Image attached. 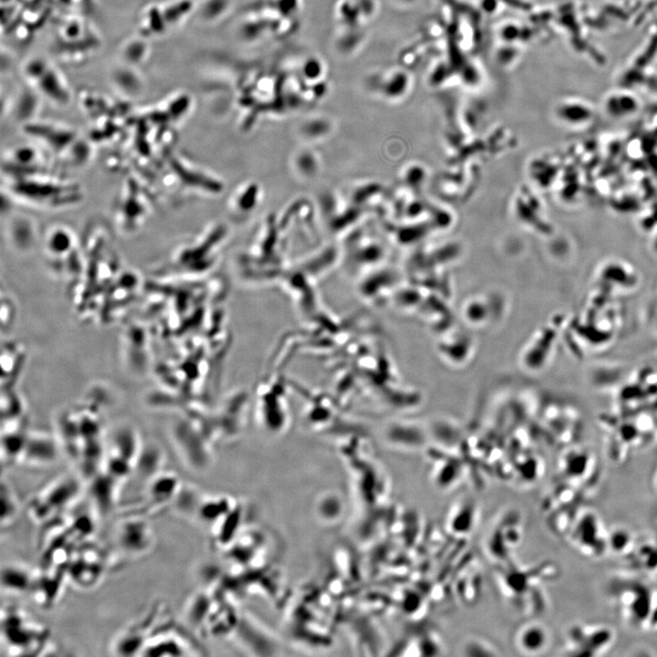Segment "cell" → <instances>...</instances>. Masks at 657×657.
<instances>
[{"instance_id":"obj_9","label":"cell","mask_w":657,"mask_h":657,"mask_svg":"<svg viewBox=\"0 0 657 657\" xmlns=\"http://www.w3.org/2000/svg\"><path fill=\"white\" fill-rule=\"evenodd\" d=\"M179 493V481L174 475L158 473L147 484L142 494L140 503L143 508L153 509L161 508L173 502Z\"/></svg>"},{"instance_id":"obj_6","label":"cell","mask_w":657,"mask_h":657,"mask_svg":"<svg viewBox=\"0 0 657 657\" xmlns=\"http://www.w3.org/2000/svg\"><path fill=\"white\" fill-rule=\"evenodd\" d=\"M158 610L149 612L146 618L131 625L117 638L112 646L115 655L122 656H140L150 637L161 624L158 622Z\"/></svg>"},{"instance_id":"obj_15","label":"cell","mask_w":657,"mask_h":657,"mask_svg":"<svg viewBox=\"0 0 657 657\" xmlns=\"http://www.w3.org/2000/svg\"><path fill=\"white\" fill-rule=\"evenodd\" d=\"M1 526L2 528L7 527L15 518L17 517L18 512V502L17 496L11 489V485L7 481L2 480L1 490Z\"/></svg>"},{"instance_id":"obj_16","label":"cell","mask_w":657,"mask_h":657,"mask_svg":"<svg viewBox=\"0 0 657 657\" xmlns=\"http://www.w3.org/2000/svg\"><path fill=\"white\" fill-rule=\"evenodd\" d=\"M114 81L119 89L126 93L134 95L141 89V79L138 74L134 73L130 68H121L115 71Z\"/></svg>"},{"instance_id":"obj_19","label":"cell","mask_w":657,"mask_h":657,"mask_svg":"<svg viewBox=\"0 0 657 657\" xmlns=\"http://www.w3.org/2000/svg\"><path fill=\"white\" fill-rule=\"evenodd\" d=\"M148 47L141 40H134L124 46L123 54L125 61L131 65L140 64L146 59Z\"/></svg>"},{"instance_id":"obj_4","label":"cell","mask_w":657,"mask_h":657,"mask_svg":"<svg viewBox=\"0 0 657 657\" xmlns=\"http://www.w3.org/2000/svg\"><path fill=\"white\" fill-rule=\"evenodd\" d=\"M124 519L117 531L119 547L130 556L146 555L155 543L151 525L141 515L130 514Z\"/></svg>"},{"instance_id":"obj_17","label":"cell","mask_w":657,"mask_h":657,"mask_svg":"<svg viewBox=\"0 0 657 657\" xmlns=\"http://www.w3.org/2000/svg\"><path fill=\"white\" fill-rule=\"evenodd\" d=\"M192 7V2L190 0H175L161 8L168 27H171L186 17Z\"/></svg>"},{"instance_id":"obj_10","label":"cell","mask_w":657,"mask_h":657,"mask_svg":"<svg viewBox=\"0 0 657 657\" xmlns=\"http://www.w3.org/2000/svg\"><path fill=\"white\" fill-rule=\"evenodd\" d=\"M90 481V494L97 511L107 514L120 499L122 485L103 470Z\"/></svg>"},{"instance_id":"obj_5","label":"cell","mask_w":657,"mask_h":657,"mask_svg":"<svg viewBox=\"0 0 657 657\" xmlns=\"http://www.w3.org/2000/svg\"><path fill=\"white\" fill-rule=\"evenodd\" d=\"M572 533V543L584 555L598 557L608 549V534L593 512H585L577 517Z\"/></svg>"},{"instance_id":"obj_2","label":"cell","mask_w":657,"mask_h":657,"mask_svg":"<svg viewBox=\"0 0 657 657\" xmlns=\"http://www.w3.org/2000/svg\"><path fill=\"white\" fill-rule=\"evenodd\" d=\"M81 492L76 478L64 477L49 485L30 504V515L33 521L44 523L51 521L75 502Z\"/></svg>"},{"instance_id":"obj_3","label":"cell","mask_w":657,"mask_h":657,"mask_svg":"<svg viewBox=\"0 0 657 657\" xmlns=\"http://www.w3.org/2000/svg\"><path fill=\"white\" fill-rule=\"evenodd\" d=\"M615 641L612 629L600 625H576L569 629V652L574 656H593L605 653Z\"/></svg>"},{"instance_id":"obj_20","label":"cell","mask_w":657,"mask_h":657,"mask_svg":"<svg viewBox=\"0 0 657 657\" xmlns=\"http://www.w3.org/2000/svg\"><path fill=\"white\" fill-rule=\"evenodd\" d=\"M79 2L87 11H89L90 8H93V0H79Z\"/></svg>"},{"instance_id":"obj_12","label":"cell","mask_w":657,"mask_h":657,"mask_svg":"<svg viewBox=\"0 0 657 657\" xmlns=\"http://www.w3.org/2000/svg\"><path fill=\"white\" fill-rule=\"evenodd\" d=\"M515 641L518 649L525 653H540L549 644V634L541 625H525L518 630Z\"/></svg>"},{"instance_id":"obj_8","label":"cell","mask_w":657,"mask_h":657,"mask_svg":"<svg viewBox=\"0 0 657 657\" xmlns=\"http://www.w3.org/2000/svg\"><path fill=\"white\" fill-rule=\"evenodd\" d=\"M27 77L33 81L40 92L49 99L58 103H65L69 92L61 76L42 59H34L25 69Z\"/></svg>"},{"instance_id":"obj_11","label":"cell","mask_w":657,"mask_h":657,"mask_svg":"<svg viewBox=\"0 0 657 657\" xmlns=\"http://www.w3.org/2000/svg\"><path fill=\"white\" fill-rule=\"evenodd\" d=\"M34 579H35V574L23 566L11 564L2 569V588L8 593H30L32 590Z\"/></svg>"},{"instance_id":"obj_13","label":"cell","mask_w":657,"mask_h":657,"mask_svg":"<svg viewBox=\"0 0 657 657\" xmlns=\"http://www.w3.org/2000/svg\"><path fill=\"white\" fill-rule=\"evenodd\" d=\"M57 451L54 445L48 439H36L26 441L21 461L32 466L51 464L54 461Z\"/></svg>"},{"instance_id":"obj_7","label":"cell","mask_w":657,"mask_h":657,"mask_svg":"<svg viewBox=\"0 0 657 657\" xmlns=\"http://www.w3.org/2000/svg\"><path fill=\"white\" fill-rule=\"evenodd\" d=\"M625 584L622 590L618 589L616 599L622 616L634 625L649 622L653 605L650 591L640 584H632L631 587Z\"/></svg>"},{"instance_id":"obj_18","label":"cell","mask_w":657,"mask_h":657,"mask_svg":"<svg viewBox=\"0 0 657 657\" xmlns=\"http://www.w3.org/2000/svg\"><path fill=\"white\" fill-rule=\"evenodd\" d=\"M633 547V538L628 531L615 528L608 534V548L616 553H622Z\"/></svg>"},{"instance_id":"obj_14","label":"cell","mask_w":657,"mask_h":657,"mask_svg":"<svg viewBox=\"0 0 657 657\" xmlns=\"http://www.w3.org/2000/svg\"><path fill=\"white\" fill-rule=\"evenodd\" d=\"M168 28L161 7L152 6L146 9L142 22L143 35H162L168 30Z\"/></svg>"},{"instance_id":"obj_1","label":"cell","mask_w":657,"mask_h":657,"mask_svg":"<svg viewBox=\"0 0 657 657\" xmlns=\"http://www.w3.org/2000/svg\"><path fill=\"white\" fill-rule=\"evenodd\" d=\"M2 637L11 656L37 655V651H42L47 644L45 629L16 608L2 612Z\"/></svg>"}]
</instances>
